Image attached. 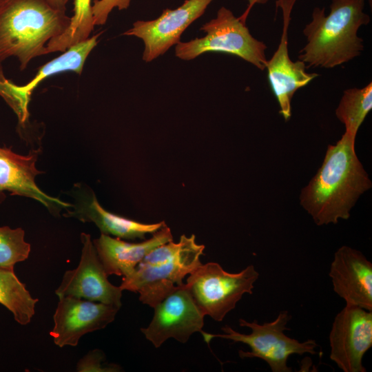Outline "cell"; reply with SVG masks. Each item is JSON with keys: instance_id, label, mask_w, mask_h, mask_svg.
I'll list each match as a JSON object with an SVG mask.
<instances>
[{"instance_id": "obj_1", "label": "cell", "mask_w": 372, "mask_h": 372, "mask_svg": "<svg viewBox=\"0 0 372 372\" xmlns=\"http://www.w3.org/2000/svg\"><path fill=\"white\" fill-rule=\"evenodd\" d=\"M355 140L344 132L329 145L321 167L301 192L300 205L317 225L348 219L359 197L372 186L355 154Z\"/></svg>"}, {"instance_id": "obj_2", "label": "cell", "mask_w": 372, "mask_h": 372, "mask_svg": "<svg viewBox=\"0 0 372 372\" xmlns=\"http://www.w3.org/2000/svg\"><path fill=\"white\" fill-rule=\"evenodd\" d=\"M365 0H331L330 12L313 8L311 21L302 30L307 44L300 51L298 60L307 68H333L360 55L363 39L358 32L371 19L364 12Z\"/></svg>"}, {"instance_id": "obj_3", "label": "cell", "mask_w": 372, "mask_h": 372, "mask_svg": "<svg viewBox=\"0 0 372 372\" xmlns=\"http://www.w3.org/2000/svg\"><path fill=\"white\" fill-rule=\"evenodd\" d=\"M70 23L65 10L46 0H0V63L16 56L25 70L32 59L48 54V41Z\"/></svg>"}, {"instance_id": "obj_4", "label": "cell", "mask_w": 372, "mask_h": 372, "mask_svg": "<svg viewBox=\"0 0 372 372\" xmlns=\"http://www.w3.org/2000/svg\"><path fill=\"white\" fill-rule=\"evenodd\" d=\"M204 249L194 234H183L178 242L172 240L151 251L130 275L123 277L119 287L138 293L140 301L154 308L202 265L200 257Z\"/></svg>"}, {"instance_id": "obj_5", "label": "cell", "mask_w": 372, "mask_h": 372, "mask_svg": "<svg viewBox=\"0 0 372 372\" xmlns=\"http://www.w3.org/2000/svg\"><path fill=\"white\" fill-rule=\"evenodd\" d=\"M291 318L288 311L283 310L270 322L258 324L256 320L249 322L240 319V327L251 329L249 334L240 333L228 325L221 328L224 334H211L203 331L200 333L207 344L214 338L246 344L251 351L240 350L238 354L242 359L258 358L265 361L273 372H291V368L287 365L289 357L293 354H317L318 344L313 340L300 342L286 335L284 331L289 329L287 324Z\"/></svg>"}, {"instance_id": "obj_6", "label": "cell", "mask_w": 372, "mask_h": 372, "mask_svg": "<svg viewBox=\"0 0 372 372\" xmlns=\"http://www.w3.org/2000/svg\"><path fill=\"white\" fill-rule=\"evenodd\" d=\"M203 37L175 45V55L184 61L193 60L207 52L233 54L249 62L260 70L266 69L267 45L254 38L246 23L225 7H221L216 17L200 28Z\"/></svg>"}, {"instance_id": "obj_7", "label": "cell", "mask_w": 372, "mask_h": 372, "mask_svg": "<svg viewBox=\"0 0 372 372\" xmlns=\"http://www.w3.org/2000/svg\"><path fill=\"white\" fill-rule=\"evenodd\" d=\"M259 273L253 265L238 273H229L216 262L200 265L185 283L204 316L221 322L245 293L252 294Z\"/></svg>"}, {"instance_id": "obj_8", "label": "cell", "mask_w": 372, "mask_h": 372, "mask_svg": "<svg viewBox=\"0 0 372 372\" xmlns=\"http://www.w3.org/2000/svg\"><path fill=\"white\" fill-rule=\"evenodd\" d=\"M329 344V358L341 370L366 372L362 360L372 347V311L346 304L334 318Z\"/></svg>"}, {"instance_id": "obj_9", "label": "cell", "mask_w": 372, "mask_h": 372, "mask_svg": "<svg viewBox=\"0 0 372 372\" xmlns=\"http://www.w3.org/2000/svg\"><path fill=\"white\" fill-rule=\"evenodd\" d=\"M214 0H185L175 8H166L156 19L138 20L132 28L123 33L143 40L142 59L148 63L164 54L171 47L180 41L183 32L205 13Z\"/></svg>"}, {"instance_id": "obj_10", "label": "cell", "mask_w": 372, "mask_h": 372, "mask_svg": "<svg viewBox=\"0 0 372 372\" xmlns=\"http://www.w3.org/2000/svg\"><path fill=\"white\" fill-rule=\"evenodd\" d=\"M152 320L141 331L152 344L160 347L167 339L186 343L196 332H201L204 315L196 305L185 283L177 287L154 308Z\"/></svg>"}, {"instance_id": "obj_11", "label": "cell", "mask_w": 372, "mask_h": 372, "mask_svg": "<svg viewBox=\"0 0 372 372\" xmlns=\"http://www.w3.org/2000/svg\"><path fill=\"white\" fill-rule=\"evenodd\" d=\"M82 249L78 266L66 271L55 293L59 298L72 296L121 308L123 290L107 279L91 236L81 233Z\"/></svg>"}, {"instance_id": "obj_12", "label": "cell", "mask_w": 372, "mask_h": 372, "mask_svg": "<svg viewBox=\"0 0 372 372\" xmlns=\"http://www.w3.org/2000/svg\"><path fill=\"white\" fill-rule=\"evenodd\" d=\"M296 1L277 0L276 3L282 12V30L278 48L266 65L271 88L280 106L279 112L286 121L291 116V100L296 92L319 75L307 72L303 61H293L289 55L288 32Z\"/></svg>"}, {"instance_id": "obj_13", "label": "cell", "mask_w": 372, "mask_h": 372, "mask_svg": "<svg viewBox=\"0 0 372 372\" xmlns=\"http://www.w3.org/2000/svg\"><path fill=\"white\" fill-rule=\"evenodd\" d=\"M120 309L113 305L72 296L59 298L50 335L59 347H76L85 334L104 329Z\"/></svg>"}, {"instance_id": "obj_14", "label": "cell", "mask_w": 372, "mask_h": 372, "mask_svg": "<svg viewBox=\"0 0 372 372\" xmlns=\"http://www.w3.org/2000/svg\"><path fill=\"white\" fill-rule=\"evenodd\" d=\"M41 148L30 150L27 155L15 153L10 147H0V204L6 199V191L12 196L26 197L43 205L51 214L59 216L62 210H68L72 203L52 197L37 185L36 177L43 173L36 163Z\"/></svg>"}, {"instance_id": "obj_15", "label": "cell", "mask_w": 372, "mask_h": 372, "mask_svg": "<svg viewBox=\"0 0 372 372\" xmlns=\"http://www.w3.org/2000/svg\"><path fill=\"white\" fill-rule=\"evenodd\" d=\"M70 194L74 203L63 216L93 223L103 234L126 240H145L147 234H153L166 225L165 221L140 223L110 212L101 205L93 190L81 183L75 184Z\"/></svg>"}, {"instance_id": "obj_16", "label": "cell", "mask_w": 372, "mask_h": 372, "mask_svg": "<svg viewBox=\"0 0 372 372\" xmlns=\"http://www.w3.org/2000/svg\"><path fill=\"white\" fill-rule=\"evenodd\" d=\"M329 276L333 291L346 304L372 311V263L362 252L348 246L340 247Z\"/></svg>"}, {"instance_id": "obj_17", "label": "cell", "mask_w": 372, "mask_h": 372, "mask_svg": "<svg viewBox=\"0 0 372 372\" xmlns=\"http://www.w3.org/2000/svg\"><path fill=\"white\" fill-rule=\"evenodd\" d=\"M172 240L171 229L165 225L151 238L140 242H128L101 234L99 238L93 240V243L106 274L126 277L151 251Z\"/></svg>"}, {"instance_id": "obj_18", "label": "cell", "mask_w": 372, "mask_h": 372, "mask_svg": "<svg viewBox=\"0 0 372 372\" xmlns=\"http://www.w3.org/2000/svg\"><path fill=\"white\" fill-rule=\"evenodd\" d=\"M101 33L70 47L60 56L40 67L34 77L27 84L17 85L12 82L9 106L17 114L21 125L24 126L28 120V104L37 86L45 79L59 72L72 71L81 74L84 63L97 45L98 38Z\"/></svg>"}, {"instance_id": "obj_19", "label": "cell", "mask_w": 372, "mask_h": 372, "mask_svg": "<svg viewBox=\"0 0 372 372\" xmlns=\"http://www.w3.org/2000/svg\"><path fill=\"white\" fill-rule=\"evenodd\" d=\"M38 301L14 271L0 268V304L12 313L19 324L26 325L30 322Z\"/></svg>"}, {"instance_id": "obj_20", "label": "cell", "mask_w": 372, "mask_h": 372, "mask_svg": "<svg viewBox=\"0 0 372 372\" xmlns=\"http://www.w3.org/2000/svg\"><path fill=\"white\" fill-rule=\"evenodd\" d=\"M372 109V83L362 88L344 91L335 116L345 126V132L356 137L358 131Z\"/></svg>"}, {"instance_id": "obj_21", "label": "cell", "mask_w": 372, "mask_h": 372, "mask_svg": "<svg viewBox=\"0 0 372 372\" xmlns=\"http://www.w3.org/2000/svg\"><path fill=\"white\" fill-rule=\"evenodd\" d=\"M74 14L67 30L47 43L48 54L65 52L70 47L90 37L94 28L91 0H74Z\"/></svg>"}, {"instance_id": "obj_22", "label": "cell", "mask_w": 372, "mask_h": 372, "mask_svg": "<svg viewBox=\"0 0 372 372\" xmlns=\"http://www.w3.org/2000/svg\"><path fill=\"white\" fill-rule=\"evenodd\" d=\"M30 245L25 240V231L20 227H0V268L14 271V265L29 257Z\"/></svg>"}, {"instance_id": "obj_23", "label": "cell", "mask_w": 372, "mask_h": 372, "mask_svg": "<svg viewBox=\"0 0 372 372\" xmlns=\"http://www.w3.org/2000/svg\"><path fill=\"white\" fill-rule=\"evenodd\" d=\"M76 371L79 372H116L121 367L116 364L106 362L105 353L100 349L89 351L76 364Z\"/></svg>"}, {"instance_id": "obj_24", "label": "cell", "mask_w": 372, "mask_h": 372, "mask_svg": "<svg viewBox=\"0 0 372 372\" xmlns=\"http://www.w3.org/2000/svg\"><path fill=\"white\" fill-rule=\"evenodd\" d=\"M130 2L131 0H94L92 13L94 25H104L114 8L127 9Z\"/></svg>"}, {"instance_id": "obj_25", "label": "cell", "mask_w": 372, "mask_h": 372, "mask_svg": "<svg viewBox=\"0 0 372 372\" xmlns=\"http://www.w3.org/2000/svg\"><path fill=\"white\" fill-rule=\"evenodd\" d=\"M248 2L247 8L244 13L238 18L246 23V19L249 14L250 10L256 4H265L269 0H247Z\"/></svg>"}, {"instance_id": "obj_26", "label": "cell", "mask_w": 372, "mask_h": 372, "mask_svg": "<svg viewBox=\"0 0 372 372\" xmlns=\"http://www.w3.org/2000/svg\"><path fill=\"white\" fill-rule=\"evenodd\" d=\"M52 7L61 10H66L68 0H46Z\"/></svg>"}]
</instances>
